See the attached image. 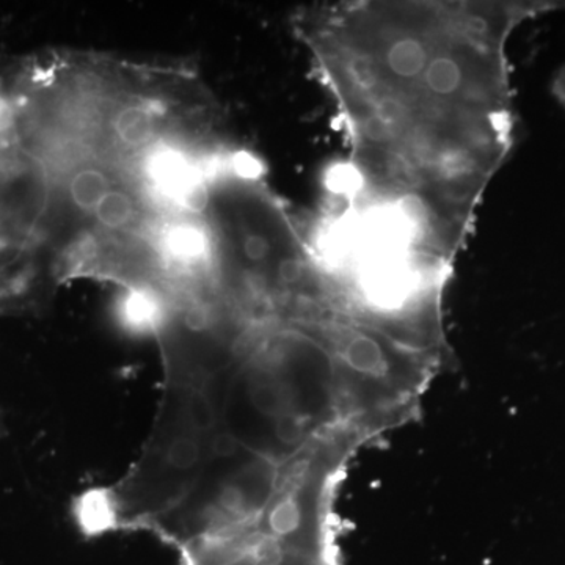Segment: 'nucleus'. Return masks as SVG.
<instances>
[{
  "label": "nucleus",
  "instance_id": "nucleus-1",
  "mask_svg": "<svg viewBox=\"0 0 565 565\" xmlns=\"http://www.w3.org/2000/svg\"><path fill=\"white\" fill-rule=\"evenodd\" d=\"M565 0H341L292 29L337 110L334 192L381 207L455 263L514 150L508 44Z\"/></svg>",
  "mask_w": 565,
  "mask_h": 565
},
{
  "label": "nucleus",
  "instance_id": "nucleus-2",
  "mask_svg": "<svg viewBox=\"0 0 565 565\" xmlns=\"http://www.w3.org/2000/svg\"><path fill=\"white\" fill-rule=\"evenodd\" d=\"M308 236L364 321L422 351L448 356L444 300L455 263L423 248L390 212L341 195Z\"/></svg>",
  "mask_w": 565,
  "mask_h": 565
},
{
  "label": "nucleus",
  "instance_id": "nucleus-3",
  "mask_svg": "<svg viewBox=\"0 0 565 565\" xmlns=\"http://www.w3.org/2000/svg\"><path fill=\"white\" fill-rule=\"evenodd\" d=\"M552 90L557 102L565 109V63L557 70L555 77H553Z\"/></svg>",
  "mask_w": 565,
  "mask_h": 565
}]
</instances>
